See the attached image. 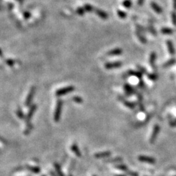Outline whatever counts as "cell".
Returning a JSON list of instances; mask_svg holds the SVG:
<instances>
[{
	"label": "cell",
	"mask_w": 176,
	"mask_h": 176,
	"mask_svg": "<svg viewBox=\"0 0 176 176\" xmlns=\"http://www.w3.org/2000/svg\"><path fill=\"white\" fill-rule=\"evenodd\" d=\"M63 104V101H62L61 99H58V100L57 101L54 114V121L56 122V123L59 122V120H60Z\"/></svg>",
	"instance_id": "obj_1"
},
{
	"label": "cell",
	"mask_w": 176,
	"mask_h": 176,
	"mask_svg": "<svg viewBox=\"0 0 176 176\" xmlns=\"http://www.w3.org/2000/svg\"><path fill=\"white\" fill-rule=\"evenodd\" d=\"M75 89V87L73 86H69L65 87H62L56 91V95L57 96H61L63 95H65L74 92Z\"/></svg>",
	"instance_id": "obj_2"
},
{
	"label": "cell",
	"mask_w": 176,
	"mask_h": 176,
	"mask_svg": "<svg viewBox=\"0 0 176 176\" xmlns=\"http://www.w3.org/2000/svg\"><path fill=\"white\" fill-rule=\"evenodd\" d=\"M35 93V87L34 86H32V87H31L29 93H28V95L27 96L26 99H25V104H24L25 106H31V104H32V101L33 100Z\"/></svg>",
	"instance_id": "obj_3"
},
{
	"label": "cell",
	"mask_w": 176,
	"mask_h": 176,
	"mask_svg": "<svg viewBox=\"0 0 176 176\" xmlns=\"http://www.w3.org/2000/svg\"><path fill=\"white\" fill-rule=\"evenodd\" d=\"M37 108V106L35 104H32V106H31L29 111H28L26 116H25V123H26V124L30 123V121H31V120H32V119L34 115V113H35V112L36 111Z\"/></svg>",
	"instance_id": "obj_4"
},
{
	"label": "cell",
	"mask_w": 176,
	"mask_h": 176,
	"mask_svg": "<svg viewBox=\"0 0 176 176\" xmlns=\"http://www.w3.org/2000/svg\"><path fill=\"white\" fill-rule=\"evenodd\" d=\"M122 65H123L122 62L119 61L113 62H107V63H105L104 67L108 70L118 69V68H120L122 66Z\"/></svg>",
	"instance_id": "obj_5"
},
{
	"label": "cell",
	"mask_w": 176,
	"mask_h": 176,
	"mask_svg": "<svg viewBox=\"0 0 176 176\" xmlns=\"http://www.w3.org/2000/svg\"><path fill=\"white\" fill-rule=\"evenodd\" d=\"M159 130H160L159 126H158V125H155L154 128H153V130L151 138H150V143L152 144L154 142L156 138L157 137V135L158 134V132H159Z\"/></svg>",
	"instance_id": "obj_6"
},
{
	"label": "cell",
	"mask_w": 176,
	"mask_h": 176,
	"mask_svg": "<svg viewBox=\"0 0 176 176\" xmlns=\"http://www.w3.org/2000/svg\"><path fill=\"white\" fill-rule=\"evenodd\" d=\"M138 161L140 162H143V163H147L149 164H154L155 163V158L150 157H147V156L140 155L138 157Z\"/></svg>",
	"instance_id": "obj_7"
},
{
	"label": "cell",
	"mask_w": 176,
	"mask_h": 176,
	"mask_svg": "<svg viewBox=\"0 0 176 176\" xmlns=\"http://www.w3.org/2000/svg\"><path fill=\"white\" fill-rule=\"evenodd\" d=\"M94 12L95 13L96 15L99 17H100V18L103 20H107L108 18V13L105 12L104 11L99 9V8H95Z\"/></svg>",
	"instance_id": "obj_8"
},
{
	"label": "cell",
	"mask_w": 176,
	"mask_h": 176,
	"mask_svg": "<svg viewBox=\"0 0 176 176\" xmlns=\"http://www.w3.org/2000/svg\"><path fill=\"white\" fill-rule=\"evenodd\" d=\"M123 54V50L120 48H115L113 49L110 50L108 52V56H120Z\"/></svg>",
	"instance_id": "obj_9"
},
{
	"label": "cell",
	"mask_w": 176,
	"mask_h": 176,
	"mask_svg": "<svg viewBox=\"0 0 176 176\" xmlns=\"http://www.w3.org/2000/svg\"><path fill=\"white\" fill-rule=\"evenodd\" d=\"M112 155V153L110 151H103L96 153L94 155L96 158H103L105 157H108Z\"/></svg>",
	"instance_id": "obj_10"
},
{
	"label": "cell",
	"mask_w": 176,
	"mask_h": 176,
	"mask_svg": "<svg viewBox=\"0 0 176 176\" xmlns=\"http://www.w3.org/2000/svg\"><path fill=\"white\" fill-rule=\"evenodd\" d=\"M124 90H125V92L126 94L128 96L132 95L134 92V88L128 84H125L124 85Z\"/></svg>",
	"instance_id": "obj_11"
},
{
	"label": "cell",
	"mask_w": 176,
	"mask_h": 176,
	"mask_svg": "<svg viewBox=\"0 0 176 176\" xmlns=\"http://www.w3.org/2000/svg\"><path fill=\"white\" fill-rule=\"evenodd\" d=\"M70 149H71V151L74 153H75L76 157H81L82 153H81V152L80 151V149H79L77 145H76V144H73L71 147H70Z\"/></svg>",
	"instance_id": "obj_12"
},
{
	"label": "cell",
	"mask_w": 176,
	"mask_h": 176,
	"mask_svg": "<svg viewBox=\"0 0 176 176\" xmlns=\"http://www.w3.org/2000/svg\"><path fill=\"white\" fill-rule=\"evenodd\" d=\"M26 168L29 170V171L32 172L33 174H39L41 172V169L38 166H31V165H26Z\"/></svg>",
	"instance_id": "obj_13"
},
{
	"label": "cell",
	"mask_w": 176,
	"mask_h": 176,
	"mask_svg": "<svg viewBox=\"0 0 176 176\" xmlns=\"http://www.w3.org/2000/svg\"><path fill=\"white\" fill-rule=\"evenodd\" d=\"M151 7L153 8V9L154 10L156 13H161L163 12V10L161 8L159 5H158L155 2H151Z\"/></svg>",
	"instance_id": "obj_14"
},
{
	"label": "cell",
	"mask_w": 176,
	"mask_h": 176,
	"mask_svg": "<svg viewBox=\"0 0 176 176\" xmlns=\"http://www.w3.org/2000/svg\"><path fill=\"white\" fill-rule=\"evenodd\" d=\"M166 44L167 46H168V50L170 54L172 55H174L175 54V48L174 47V45H173V43L170 41H168L166 42Z\"/></svg>",
	"instance_id": "obj_15"
},
{
	"label": "cell",
	"mask_w": 176,
	"mask_h": 176,
	"mask_svg": "<svg viewBox=\"0 0 176 176\" xmlns=\"http://www.w3.org/2000/svg\"><path fill=\"white\" fill-rule=\"evenodd\" d=\"M54 168L56 170V172L57 175L58 176H65L64 174L63 173V172L61 171V166H59V164L58 163H55L54 164Z\"/></svg>",
	"instance_id": "obj_16"
},
{
	"label": "cell",
	"mask_w": 176,
	"mask_h": 176,
	"mask_svg": "<svg viewBox=\"0 0 176 176\" xmlns=\"http://www.w3.org/2000/svg\"><path fill=\"white\" fill-rule=\"evenodd\" d=\"M115 168L118 170H121V171H124V172H127L128 171V168L126 165L123 164H116V165L114 166Z\"/></svg>",
	"instance_id": "obj_17"
},
{
	"label": "cell",
	"mask_w": 176,
	"mask_h": 176,
	"mask_svg": "<svg viewBox=\"0 0 176 176\" xmlns=\"http://www.w3.org/2000/svg\"><path fill=\"white\" fill-rule=\"evenodd\" d=\"M128 73H129V75L136 76V77L140 78V79H141L142 76V73L140 71L136 72V71H133V70H129V71L128 72Z\"/></svg>",
	"instance_id": "obj_18"
},
{
	"label": "cell",
	"mask_w": 176,
	"mask_h": 176,
	"mask_svg": "<svg viewBox=\"0 0 176 176\" xmlns=\"http://www.w3.org/2000/svg\"><path fill=\"white\" fill-rule=\"evenodd\" d=\"M122 102H123V103L125 106H127V108H130V109H133L135 107V104L133 103H131V102L127 101L126 100H125V99Z\"/></svg>",
	"instance_id": "obj_19"
},
{
	"label": "cell",
	"mask_w": 176,
	"mask_h": 176,
	"mask_svg": "<svg viewBox=\"0 0 176 176\" xmlns=\"http://www.w3.org/2000/svg\"><path fill=\"white\" fill-rule=\"evenodd\" d=\"M16 115H17V116H18L20 120H24V119L25 118V115H24V113L23 111H22L20 108H18L17 109Z\"/></svg>",
	"instance_id": "obj_20"
},
{
	"label": "cell",
	"mask_w": 176,
	"mask_h": 176,
	"mask_svg": "<svg viewBox=\"0 0 176 176\" xmlns=\"http://www.w3.org/2000/svg\"><path fill=\"white\" fill-rule=\"evenodd\" d=\"M136 33V35H137V37L138 38V39H139V40H140V41L141 42H142V43H144V44L146 43V42H147L146 39H145V37H144L142 35V33H141L140 32H139V31H137Z\"/></svg>",
	"instance_id": "obj_21"
},
{
	"label": "cell",
	"mask_w": 176,
	"mask_h": 176,
	"mask_svg": "<svg viewBox=\"0 0 176 176\" xmlns=\"http://www.w3.org/2000/svg\"><path fill=\"white\" fill-rule=\"evenodd\" d=\"M84 8L85 11H86V12L92 13V12H93V11H94V10H95V8L93 7L92 5L88 4H85L84 6Z\"/></svg>",
	"instance_id": "obj_22"
},
{
	"label": "cell",
	"mask_w": 176,
	"mask_h": 176,
	"mask_svg": "<svg viewBox=\"0 0 176 176\" xmlns=\"http://www.w3.org/2000/svg\"><path fill=\"white\" fill-rule=\"evenodd\" d=\"M117 15L121 19H125V18H127V13L124 12L123 11H121L120 9L117 10Z\"/></svg>",
	"instance_id": "obj_23"
},
{
	"label": "cell",
	"mask_w": 176,
	"mask_h": 176,
	"mask_svg": "<svg viewBox=\"0 0 176 176\" xmlns=\"http://www.w3.org/2000/svg\"><path fill=\"white\" fill-rule=\"evenodd\" d=\"M123 159L121 157H115V158H110V159H107L105 161L106 163H121L122 162Z\"/></svg>",
	"instance_id": "obj_24"
},
{
	"label": "cell",
	"mask_w": 176,
	"mask_h": 176,
	"mask_svg": "<svg viewBox=\"0 0 176 176\" xmlns=\"http://www.w3.org/2000/svg\"><path fill=\"white\" fill-rule=\"evenodd\" d=\"M156 59V54L155 52H152L150 55V58H149V62L150 64L151 65V66L153 67H154V64H155V61Z\"/></svg>",
	"instance_id": "obj_25"
},
{
	"label": "cell",
	"mask_w": 176,
	"mask_h": 176,
	"mask_svg": "<svg viewBox=\"0 0 176 176\" xmlns=\"http://www.w3.org/2000/svg\"><path fill=\"white\" fill-rule=\"evenodd\" d=\"M122 5H123V6L124 7H125L127 8H129L132 6L131 0H124L123 3H122Z\"/></svg>",
	"instance_id": "obj_26"
},
{
	"label": "cell",
	"mask_w": 176,
	"mask_h": 176,
	"mask_svg": "<svg viewBox=\"0 0 176 176\" xmlns=\"http://www.w3.org/2000/svg\"><path fill=\"white\" fill-rule=\"evenodd\" d=\"M72 100L78 104H81L83 103V99L80 96H74L72 98Z\"/></svg>",
	"instance_id": "obj_27"
},
{
	"label": "cell",
	"mask_w": 176,
	"mask_h": 176,
	"mask_svg": "<svg viewBox=\"0 0 176 176\" xmlns=\"http://www.w3.org/2000/svg\"><path fill=\"white\" fill-rule=\"evenodd\" d=\"M76 12H77V13L80 16H84L85 14V12H86V11H85L84 7H79L77 8V9H76Z\"/></svg>",
	"instance_id": "obj_28"
},
{
	"label": "cell",
	"mask_w": 176,
	"mask_h": 176,
	"mask_svg": "<svg viewBox=\"0 0 176 176\" xmlns=\"http://www.w3.org/2000/svg\"><path fill=\"white\" fill-rule=\"evenodd\" d=\"M161 32L163 34H172L173 33V30L170 28H163L161 30Z\"/></svg>",
	"instance_id": "obj_29"
},
{
	"label": "cell",
	"mask_w": 176,
	"mask_h": 176,
	"mask_svg": "<svg viewBox=\"0 0 176 176\" xmlns=\"http://www.w3.org/2000/svg\"><path fill=\"white\" fill-rule=\"evenodd\" d=\"M6 63H7V65H8V66H9V67H13L14 65H15V61L13 60V59H7V60H6Z\"/></svg>",
	"instance_id": "obj_30"
},
{
	"label": "cell",
	"mask_w": 176,
	"mask_h": 176,
	"mask_svg": "<svg viewBox=\"0 0 176 176\" xmlns=\"http://www.w3.org/2000/svg\"><path fill=\"white\" fill-rule=\"evenodd\" d=\"M126 172H127V175H129V176H138V173H136L135 172L129 171V170H128V171H127Z\"/></svg>",
	"instance_id": "obj_31"
},
{
	"label": "cell",
	"mask_w": 176,
	"mask_h": 176,
	"mask_svg": "<svg viewBox=\"0 0 176 176\" xmlns=\"http://www.w3.org/2000/svg\"><path fill=\"white\" fill-rule=\"evenodd\" d=\"M148 78L150 79V80H156V79H157V76L156 75H155V74H149Z\"/></svg>",
	"instance_id": "obj_32"
},
{
	"label": "cell",
	"mask_w": 176,
	"mask_h": 176,
	"mask_svg": "<svg viewBox=\"0 0 176 176\" xmlns=\"http://www.w3.org/2000/svg\"><path fill=\"white\" fill-rule=\"evenodd\" d=\"M24 17L25 19H28L30 18L31 17V13L30 12H28V11H25V12L24 13Z\"/></svg>",
	"instance_id": "obj_33"
},
{
	"label": "cell",
	"mask_w": 176,
	"mask_h": 176,
	"mask_svg": "<svg viewBox=\"0 0 176 176\" xmlns=\"http://www.w3.org/2000/svg\"><path fill=\"white\" fill-rule=\"evenodd\" d=\"M172 22L174 23L175 25H176V13H173L172 15Z\"/></svg>",
	"instance_id": "obj_34"
},
{
	"label": "cell",
	"mask_w": 176,
	"mask_h": 176,
	"mask_svg": "<svg viewBox=\"0 0 176 176\" xmlns=\"http://www.w3.org/2000/svg\"><path fill=\"white\" fill-rule=\"evenodd\" d=\"M174 62H175V59H171V60H170L169 61L167 62L166 64H164V67L170 66V65H171L173 63H174Z\"/></svg>",
	"instance_id": "obj_35"
},
{
	"label": "cell",
	"mask_w": 176,
	"mask_h": 176,
	"mask_svg": "<svg viewBox=\"0 0 176 176\" xmlns=\"http://www.w3.org/2000/svg\"><path fill=\"white\" fill-rule=\"evenodd\" d=\"M138 69H139V71L141 72L142 74H146V69H144V68L140 66H138Z\"/></svg>",
	"instance_id": "obj_36"
},
{
	"label": "cell",
	"mask_w": 176,
	"mask_h": 176,
	"mask_svg": "<svg viewBox=\"0 0 176 176\" xmlns=\"http://www.w3.org/2000/svg\"><path fill=\"white\" fill-rule=\"evenodd\" d=\"M144 0H138V5H140V6H142V5H143L144 4Z\"/></svg>",
	"instance_id": "obj_37"
},
{
	"label": "cell",
	"mask_w": 176,
	"mask_h": 176,
	"mask_svg": "<svg viewBox=\"0 0 176 176\" xmlns=\"http://www.w3.org/2000/svg\"><path fill=\"white\" fill-rule=\"evenodd\" d=\"M170 125L172 127H176V120L171 122V123H170Z\"/></svg>",
	"instance_id": "obj_38"
},
{
	"label": "cell",
	"mask_w": 176,
	"mask_h": 176,
	"mask_svg": "<svg viewBox=\"0 0 176 176\" xmlns=\"http://www.w3.org/2000/svg\"><path fill=\"white\" fill-rule=\"evenodd\" d=\"M173 7L176 10V0H173Z\"/></svg>",
	"instance_id": "obj_39"
},
{
	"label": "cell",
	"mask_w": 176,
	"mask_h": 176,
	"mask_svg": "<svg viewBox=\"0 0 176 176\" xmlns=\"http://www.w3.org/2000/svg\"><path fill=\"white\" fill-rule=\"evenodd\" d=\"M50 174L51 176H58V175H56V174L55 172H52V171H51V170L50 171Z\"/></svg>",
	"instance_id": "obj_40"
},
{
	"label": "cell",
	"mask_w": 176,
	"mask_h": 176,
	"mask_svg": "<svg viewBox=\"0 0 176 176\" xmlns=\"http://www.w3.org/2000/svg\"><path fill=\"white\" fill-rule=\"evenodd\" d=\"M144 84L143 83V82L142 81H140V83H139V86L142 87H144Z\"/></svg>",
	"instance_id": "obj_41"
},
{
	"label": "cell",
	"mask_w": 176,
	"mask_h": 176,
	"mask_svg": "<svg viewBox=\"0 0 176 176\" xmlns=\"http://www.w3.org/2000/svg\"><path fill=\"white\" fill-rule=\"evenodd\" d=\"M114 176H127L125 174H115Z\"/></svg>",
	"instance_id": "obj_42"
},
{
	"label": "cell",
	"mask_w": 176,
	"mask_h": 176,
	"mask_svg": "<svg viewBox=\"0 0 176 176\" xmlns=\"http://www.w3.org/2000/svg\"><path fill=\"white\" fill-rule=\"evenodd\" d=\"M17 1H21V0H17Z\"/></svg>",
	"instance_id": "obj_43"
},
{
	"label": "cell",
	"mask_w": 176,
	"mask_h": 176,
	"mask_svg": "<svg viewBox=\"0 0 176 176\" xmlns=\"http://www.w3.org/2000/svg\"><path fill=\"white\" fill-rule=\"evenodd\" d=\"M69 176H73V175H71V174H70V175H69Z\"/></svg>",
	"instance_id": "obj_44"
},
{
	"label": "cell",
	"mask_w": 176,
	"mask_h": 176,
	"mask_svg": "<svg viewBox=\"0 0 176 176\" xmlns=\"http://www.w3.org/2000/svg\"><path fill=\"white\" fill-rule=\"evenodd\" d=\"M92 176H96V175H93Z\"/></svg>",
	"instance_id": "obj_45"
},
{
	"label": "cell",
	"mask_w": 176,
	"mask_h": 176,
	"mask_svg": "<svg viewBox=\"0 0 176 176\" xmlns=\"http://www.w3.org/2000/svg\"><path fill=\"white\" fill-rule=\"evenodd\" d=\"M41 176H45L44 175H41Z\"/></svg>",
	"instance_id": "obj_46"
}]
</instances>
